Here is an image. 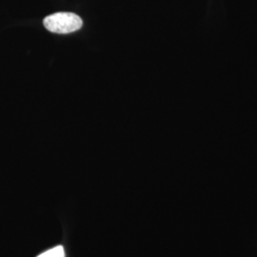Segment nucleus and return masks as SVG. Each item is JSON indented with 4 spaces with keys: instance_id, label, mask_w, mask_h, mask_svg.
Returning a JSON list of instances; mask_svg holds the SVG:
<instances>
[{
    "instance_id": "f257e3e1",
    "label": "nucleus",
    "mask_w": 257,
    "mask_h": 257,
    "mask_svg": "<svg viewBox=\"0 0 257 257\" xmlns=\"http://www.w3.org/2000/svg\"><path fill=\"white\" fill-rule=\"evenodd\" d=\"M43 24L48 31L64 35L81 29L83 22L80 17L73 13H56L45 18Z\"/></svg>"
},
{
    "instance_id": "f03ea898",
    "label": "nucleus",
    "mask_w": 257,
    "mask_h": 257,
    "mask_svg": "<svg viewBox=\"0 0 257 257\" xmlns=\"http://www.w3.org/2000/svg\"><path fill=\"white\" fill-rule=\"evenodd\" d=\"M37 257H65L64 248L62 246H57L51 249H48Z\"/></svg>"
}]
</instances>
